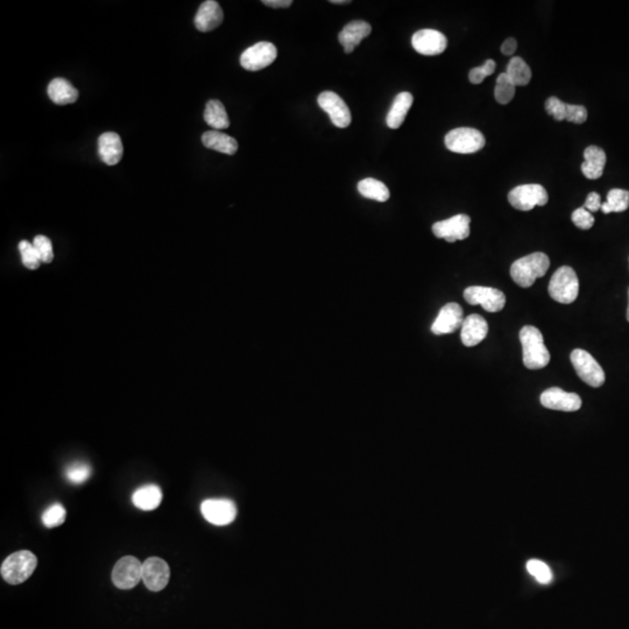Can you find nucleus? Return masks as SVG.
<instances>
[{"mask_svg": "<svg viewBox=\"0 0 629 629\" xmlns=\"http://www.w3.org/2000/svg\"><path fill=\"white\" fill-rule=\"evenodd\" d=\"M416 74L406 63L392 62L362 80L361 97L373 108H389L415 90Z\"/></svg>", "mask_w": 629, "mask_h": 629, "instance_id": "nucleus-1", "label": "nucleus"}, {"mask_svg": "<svg viewBox=\"0 0 629 629\" xmlns=\"http://www.w3.org/2000/svg\"><path fill=\"white\" fill-rule=\"evenodd\" d=\"M479 161L495 175L504 191L519 192L528 183L527 166L518 152L499 137H487L476 148Z\"/></svg>", "mask_w": 629, "mask_h": 629, "instance_id": "nucleus-2", "label": "nucleus"}, {"mask_svg": "<svg viewBox=\"0 0 629 629\" xmlns=\"http://www.w3.org/2000/svg\"><path fill=\"white\" fill-rule=\"evenodd\" d=\"M335 14L322 0H310L292 23V39L304 50L320 46L335 34Z\"/></svg>", "mask_w": 629, "mask_h": 629, "instance_id": "nucleus-3", "label": "nucleus"}, {"mask_svg": "<svg viewBox=\"0 0 629 629\" xmlns=\"http://www.w3.org/2000/svg\"><path fill=\"white\" fill-rule=\"evenodd\" d=\"M558 40L550 32L533 30L523 34L507 54L511 67L516 71L519 80H527L531 72L540 67L548 56L556 51Z\"/></svg>", "mask_w": 629, "mask_h": 629, "instance_id": "nucleus-4", "label": "nucleus"}, {"mask_svg": "<svg viewBox=\"0 0 629 629\" xmlns=\"http://www.w3.org/2000/svg\"><path fill=\"white\" fill-rule=\"evenodd\" d=\"M148 229L152 241L161 249H174L183 240L186 221L179 201L160 198L148 209Z\"/></svg>", "mask_w": 629, "mask_h": 629, "instance_id": "nucleus-5", "label": "nucleus"}, {"mask_svg": "<svg viewBox=\"0 0 629 629\" xmlns=\"http://www.w3.org/2000/svg\"><path fill=\"white\" fill-rule=\"evenodd\" d=\"M72 143L86 158L109 156L117 149V137L99 117H80L72 128Z\"/></svg>", "mask_w": 629, "mask_h": 629, "instance_id": "nucleus-6", "label": "nucleus"}, {"mask_svg": "<svg viewBox=\"0 0 629 629\" xmlns=\"http://www.w3.org/2000/svg\"><path fill=\"white\" fill-rule=\"evenodd\" d=\"M619 142L616 139H602L594 143L584 168L580 172L579 184L582 191L594 194L607 183L612 168L619 158Z\"/></svg>", "mask_w": 629, "mask_h": 629, "instance_id": "nucleus-7", "label": "nucleus"}, {"mask_svg": "<svg viewBox=\"0 0 629 629\" xmlns=\"http://www.w3.org/2000/svg\"><path fill=\"white\" fill-rule=\"evenodd\" d=\"M303 214L310 223L320 224L335 231L350 232L357 226V214L352 206L322 194L304 201Z\"/></svg>", "mask_w": 629, "mask_h": 629, "instance_id": "nucleus-8", "label": "nucleus"}, {"mask_svg": "<svg viewBox=\"0 0 629 629\" xmlns=\"http://www.w3.org/2000/svg\"><path fill=\"white\" fill-rule=\"evenodd\" d=\"M306 180L313 189H317L322 197L338 194L344 189L343 174L332 152L317 149L310 154L306 166Z\"/></svg>", "mask_w": 629, "mask_h": 629, "instance_id": "nucleus-9", "label": "nucleus"}, {"mask_svg": "<svg viewBox=\"0 0 629 629\" xmlns=\"http://www.w3.org/2000/svg\"><path fill=\"white\" fill-rule=\"evenodd\" d=\"M537 287L542 294L554 300L565 301V303H579L584 300V284L567 269L553 268L542 269L537 275Z\"/></svg>", "mask_w": 629, "mask_h": 629, "instance_id": "nucleus-10", "label": "nucleus"}, {"mask_svg": "<svg viewBox=\"0 0 629 629\" xmlns=\"http://www.w3.org/2000/svg\"><path fill=\"white\" fill-rule=\"evenodd\" d=\"M28 376H30L32 390L37 401L42 404H54L62 395L59 381L54 378L53 370L46 366L45 362L34 361L28 364Z\"/></svg>", "mask_w": 629, "mask_h": 629, "instance_id": "nucleus-11", "label": "nucleus"}, {"mask_svg": "<svg viewBox=\"0 0 629 629\" xmlns=\"http://www.w3.org/2000/svg\"><path fill=\"white\" fill-rule=\"evenodd\" d=\"M51 370H53L54 378L59 381L60 390L67 395H74L79 392L80 378L79 367L74 357L68 353H54L50 362Z\"/></svg>", "mask_w": 629, "mask_h": 629, "instance_id": "nucleus-12", "label": "nucleus"}, {"mask_svg": "<svg viewBox=\"0 0 629 629\" xmlns=\"http://www.w3.org/2000/svg\"><path fill=\"white\" fill-rule=\"evenodd\" d=\"M395 8L410 13H430L439 8L438 0H395Z\"/></svg>", "mask_w": 629, "mask_h": 629, "instance_id": "nucleus-13", "label": "nucleus"}, {"mask_svg": "<svg viewBox=\"0 0 629 629\" xmlns=\"http://www.w3.org/2000/svg\"><path fill=\"white\" fill-rule=\"evenodd\" d=\"M617 67H619L620 74L629 80V46L617 56Z\"/></svg>", "mask_w": 629, "mask_h": 629, "instance_id": "nucleus-14", "label": "nucleus"}, {"mask_svg": "<svg viewBox=\"0 0 629 629\" xmlns=\"http://www.w3.org/2000/svg\"><path fill=\"white\" fill-rule=\"evenodd\" d=\"M496 5H507V8H518V5H525L527 2L525 0H495Z\"/></svg>", "mask_w": 629, "mask_h": 629, "instance_id": "nucleus-15", "label": "nucleus"}]
</instances>
